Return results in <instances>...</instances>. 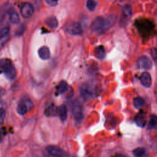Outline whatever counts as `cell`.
<instances>
[{
	"label": "cell",
	"instance_id": "9a60e30c",
	"mask_svg": "<svg viewBox=\"0 0 157 157\" xmlns=\"http://www.w3.org/2000/svg\"><path fill=\"white\" fill-rule=\"evenodd\" d=\"M94 55L98 59H104L105 56V51L104 47L102 45L96 47L94 50Z\"/></svg>",
	"mask_w": 157,
	"mask_h": 157
},
{
	"label": "cell",
	"instance_id": "d6986e66",
	"mask_svg": "<svg viewBox=\"0 0 157 157\" xmlns=\"http://www.w3.org/2000/svg\"><path fill=\"white\" fill-rule=\"evenodd\" d=\"M9 19L10 22L13 24L18 23L20 21V17L18 14L15 11H12L10 9L9 10Z\"/></svg>",
	"mask_w": 157,
	"mask_h": 157
},
{
	"label": "cell",
	"instance_id": "d4e9b609",
	"mask_svg": "<svg viewBox=\"0 0 157 157\" xmlns=\"http://www.w3.org/2000/svg\"><path fill=\"white\" fill-rule=\"evenodd\" d=\"M9 38V34H7L6 36H1L0 37V50L2 48V47L4 46L5 44L7 42Z\"/></svg>",
	"mask_w": 157,
	"mask_h": 157
},
{
	"label": "cell",
	"instance_id": "8fae6325",
	"mask_svg": "<svg viewBox=\"0 0 157 157\" xmlns=\"http://www.w3.org/2000/svg\"><path fill=\"white\" fill-rule=\"evenodd\" d=\"M132 15V10H131V6L126 4L123 7L122 10V18L121 21L123 20V22L128 21V20L131 18Z\"/></svg>",
	"mask_w": 157,
	"mask_h": 157
},
{
	"label": "cell",
	"instance_id": "30bf717a",
	"mask_svg": "<svg viewBox=\"0 0 157 157\" xmlns=\"http://www.w3.org/2000/svg\"><path fill=\"white\" fill-rule=\"evenodd\" d=\"M80 94L83 99H88L93 96V92L88 85H83L80 88Z\"/></svg>",
	"mask_w": 157,
	"mask_h": 157
},
{
	"label": "cell",
	"instance_id": "7a4b0ae2",
	"mask_svg": "<svg viewBox=\"0 0 157 157\" xmlns=\"http://www.w3.org/2000/svg\"><path fill=\"white\" fill-rule=\"evenodd\" d=\"M0 71L10 80H13L17 76V71L9 59H0Z\"/></svg>",
	"mask_w": 157,
	"mask_h": 157
},
{
	"label": "cell",
	"instance_id": "e0dca14e",
	"mask_svg": "<svg viewBox=\"0 0 157 157\" xmlns=\"http://www.w3.org/2000/svg\"><path fill=\"white\" fill-rule=\"evenodd\" d=\"M44 113L47 117L56 116L58 115V108L54 105H51L45 110Z\"/></svg>",
	"mask_w": 157,
	"mask_h": 157
},
{
	"label": "cell",
	"instance_id": "603a6c76",
	"mask_svg": "<svg viewBox=\"0 0 157 157\" xmlns=\"http://www.w3.org/2000/svg\"><path fill=\"white\" fill-rule=\"evenodd\" d=\"M97 5V2L94 0H87L86 1V7L90 11H93Z\"/></svg>",
	"mask_w": 157,
	"mask_h": 157
},
{
	"label": "cell",
	"instance_id": "3957f363",
	"mask_svg": "<svg viewBox=\"0 0 157 157\" xmlns=\"http://www.w3.org/2000/svg\"><path fill=\"white\" fill-rule=\"evenodd\" d=\"M65 31L71 35H80L82 32V27L78 22H71L68 23L64 29Z\"/></svg>",
	"mask_w": 157,
	"mask_h": 157
},
{
	"label": "cell",
	"instance_id": "5bb4252c",
	"mask_svg": "<svg viewBox=\"0 0 157 157\" xmlns=\"http://www.w3.org/2000/svg\"><path fill=\"white\" fill-rule=\"evenodd\" d=\"M135 122L138 126L144 128L147 123L146 118L144 113L142 112H139L135 117Z\"/></svg>",
	"mask_w": 157,
	"mask_h": 157
},
{
	"label": "cell",
	"instance_id": "484cf974",
	"mask_svg": "<svg viewBox=\"0 0 157 157\" xmlns=\"http://www.w3.org/2000/svg\"><path fill=\"white\" fill-rule=\"evenodd\" d=\"M6 117V111L4 109H0V126L2 125Z\"/></svg>",
	"mask_w": 157,
	"mask_h": 157
},
{
	"label": "cell",
	"instance_id": "cb8c5ba5",
	"mask_svg": "<svg viewBox=\"0 0 157 157\" xmlns=\"http://www.w3.org/2000/svg\"><path fill=\"white\" fill-rule=\"evenodd\" d=\"M157 123V118L156 115L152 114L150 115V121H149V126L151 128H155L156 127Z\"/></svg>",
	"mask_w": 157,
	"mask_h": 157
},
{
	"label": "cell",
	"instance_id": "83f0119b",
	"mask_svg": "<svg viewBox=\"0 0 157 157\" xmlns=\"http://www.w3.org/2000/svg\"><path fill=\"white\" fill-rule=\"evenodd\" d=\"M25 26L24 25H21L16 31V35H18V36H20L21 35L23 32L25 31Z\"/></svg>",
	"mask_w": 157,
	"mask_h": 157
},
{
	"label": "cell",
	"instance_id": "44dd1931",
	"mask_svg": "<svg viewBox=\"0 0 157 157\" xmlns=\"http://www.w3.org/2000/svg\"><path fill=\"white\" fill-rule=\"evenodd\" d=\"M133 105L135 108L139 109L145 105V101L141 97H136L133 99Z\"/></svg>",
	"mask_w": 157,
	"mask_h": 157
},
{
	"label": "cell",
	"instance_id": "8992f818",
	"mask_svg": "<svg viewBox=\"0 0 157 157\" xmlns=\"http://www.w3.org/2000/svg\"><path fill=\"white\" fill-rule=\"evenodd\" d=\"M137 64L139 67L147 70L150 69L153 66V64L151 59L145 55H142L139 58Z\"/></svg>",
	"mask_w": 157,
	"mask_h": 157
},
{
	"label": "cell",
	"instance_id": "277c9868",
	"mask_svg": "<svg viewBox=\"0 0 157 157\" xmlns=\"http://www.w3.org/2000/svg\"><path fill=\"white\" fill-rule=\"evenodd\" d=\"M46 150L47 153L52 156L55 157H61L67 156L65 151H64L61 148L55 146V145H48L46 147Z\"/></svg>",
	"mask_w": 157,
	"mask_h": 157
},
{
	"label": "cell",
	"instance_id": "ba28073f",
	"mask_svg": "<svg viewBox=\"0 0 157 157\" xmlns=\"http://www.w3.org/2000/svg\"><path fill=\"white\" fill-rule=\"evenodd\" d=\"M140 83L145 88L150 87L151 85V77L150 74L147 72H144L140 77Z\"/></svg>",
	"mask_w": 157,
	"mask_h": 157
},
{
	"label": "cell",
	"instance_id": "7c38bea8",
	"mask_svg": "<svg viewBox=\"0 0 157 157\" xmlns=\"http://www.w3.org/2000/svg\"><path fill=\"white\" fill-rule=\"evenodd\" d=\"M30 104H27V101H23L21 102H20L17 106V112L18 114L21 115H25L28 110V108L30 107Z\"/></svg>",
	"mask_w": 157,
	"mask_h": 157
},
{
	"label": "cell",
	"instance_id": "f1b7e54d",
	"mask_svg": "<svg viewBox=\"0 0 157 157\" xmlns=\"http://www.w3.org/2000/svg\"><path fill=\"white\" fill-rule=\"evenodd\" d=\"M151 55L153 59L155 61L156 59V49L155 48H152L151 49Z\"/></svg>",
	"mask_w": 157,
	"mask_h": 157
},
{
	"label": "cell",
	"instance_id": "4fadbf2b",
	"mask_svg": "<svg viewBox=\"0 0 157 157\" xmlns=\"http://www.w3.org/2000/svg\"><path fill=\"white\" fill-rule=\"evenodd\" d=\"M58 115L61 121H64L67 119V109L65 104H62L58 108Z\"/></svg>",
	"mask_w": 157,
	"mask_h": 157
},
{
	"label": "cell",
	"instance_id": "5b68a950",
	"mask_svg": "<svg viewBox=\"0 0 157 157\" xmlns=\"http://www.w3.org/2000/svg\"><path fill=\"white\" fill-rule=\"evenodd\" d=\"M20 12L24 18H29L34 13V7L31 4L25 2L21 7Z\"/></svg>",
	"mask_w": 157,
	"mask_h": 157
},
{
	"label": "cell",
	"instance_id": "52a82bcc",
	"mask_svg": "<svg viewBox=\"0 0 157 157\" xmlns=\"http://www.w3.org/2000/svg\"><path fill=\"white\" fill-rule=\"evenodd\" d=\"M72 113L74 119L77 121H80L83 117L82 105L78 102L75 103L72 109Z\"/></svg>",
	"mask_w": 157,
	"mask_h": 157
},
{
	"label": "cell",
	"instance_id": "ffe728a7",
	"mask_svg": "<svg viewBox=\"0 0 157 157\" xmlns=\"http://www.w3.org/2000/svg\"><path fill=\"white\" fill-rule=\"evenodd\" d=\"M10 9V8L9 7L8 4H4L0 7V22L4 19L7 13L9 12Z\"/></svg>",
	"mask_w": 157,
	"mask_h": 157
},
{
	"label": "cell",
	"instance_id": "6da1fadb",
	"mask_svg": "<svg viewBox=\"0 0 157 157\" xmlns=\"http://www.w3.org/2000/svg\"><path fill=\"white\" fill-rule=\"evenodd\" d=\"M117 17L113 15L107 17H98L96 18L91 23V30L96 33L101 34L110 29L115 23Z\"/></svg>",
	"mask_w": 157,
	"mask_h": 157
},
{
	"label": "cell",
	"instance_id": "f546056e",
	"mask_svg": "<svg viewBox=\"0 0 157 157\" xmlns=\"http://www.w3.org/2000/svg\"><path fill=\"white\" fill-rule=\"evenodd\" d=\"M47 3L51 6H55L57 4L58 1L56 0H46Z\"/></svg>",
	"mask_w": 157,
	"mask_h": 157
},
{
	"label": "cell",
	"instance_id": "2e32d148",
	"mask_svg": "<svg viewBox=\"0 0 157 157\" xmlns=\"http://www.w3.org/2000/svg\"><path fill=\"white\" fill-rule=\"evenodd\" d=\"M45 24L48 27L52 29H55L58 25V22L57 18L55 16H50L46 18Z\"/></svg>",
	"mask_w": 157,
	"mask_h": 157
},
{
	"label": "cell",
	"instance_id": "9c48e42d",
	"mask_svg": "<svg viewBox=\"0 0 157 157\" xmlns=\"http://www.w3.org/2000/svg\"><path fill=\"white\" fill-rule=\"evenodd\" d=\"M39 58L42 60H47L50 58V51L47 46H42L38 50Z\"/></svg>",
	"mask_w": 157,
	"mask_h": 157
},
{
	"label": "cell",
	"instance_id": "4dcf8cb0",
	"mask_svg": "<svg viewBox=\"0 0 157 157\" xmlns=\"http://www.w3.org/2000/svg\"><path fill=\"white\" fill-rule=\"evenodd\" d=\"M56 1H58V0H56Z\"/></svg>",
	"mask_w": 157,
	"mask_h": 157
},
{
	"label": "cell",
	"instance_id": "7402d4cb",
	"mask_svg": "<svg viewBox=\"0 0 157 157\" xmlns=\"http://www.w3.org/2000/svg\"><path fill=\"white\" fill-rule=\"evenodd\" d=\"M145 153V148L142 147H138L132 150V154L135 156H142Z\"/></svg>",
	"mask_w": 157,
	"mask_h": 157
},
{
	"label": "cell",
	"instance_id": "4316f807",
	"mask_svg": "<svg viewBox=\"0 0 157 157\" xmlns=\"http://www.w3.org/2000/svg\"><path fill=\"white\" fill-rule=\"evenodd\" d=\"M10 28L8 26H6L0 30V37L9 34Z\"/></svg>",
	"mask_w": 157,
	"mask_h": 157
},
{
	"label": "cell",
	"instance_id": "ac0fdd59",
	"mask_svg": "<svg viewBox=\"0 0 157 157\" xmlns=\"http://www.w3.org/2000/svg\"><path fill=\"white\" fill-rule=\"evenodd\" d=\"M68 90V85L67 82L64 80H61L59 82L58 86L56 87V90L59 94H63L66 92Z\"/></svg>",
	"mask_w": 157,
	"mask_h": 157
}]
</instances>
